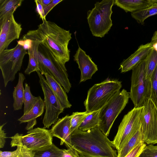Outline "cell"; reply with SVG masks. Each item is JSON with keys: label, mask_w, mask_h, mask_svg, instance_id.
<instances>
[{"label": "cell", "mask_w": 157, "mask_h": 157, "mask_svg": "<svg viewBox=\"0 0 157 157\" xmlns=\"http://www.w3.org/2000/svg\"><path fill=\"white\" fill-rule=\"evenodd\" d=\"M141 143H144V141L141 131L140 124V125L134 134L127 141L121 149L117 151V157H124Z\"/></svg>", "instance_id": "7402d4cb"}, {"label": "cell", "mask_w": 157, "mask_h": 157, "mask_svg": "<svg viewBox=\"0 0 157 157\" xmlns=\"http://www.w3.org/2000/svg\"><path fill=\"white\" fill-rule=\"evenodd\" d=\"M36 29L42 40L60 62L65 64L70 58L68 45L71 39V33L59 26L55 23L43 20Z\"/></svg>", "instance_id": "7a4b0ae2"}, {"label": "cell", "mask_w": 157, "mask_h": 157, "mask_svg": "<svg viewBox=\"0 0 157 157\" xmlns=\"http://www.w3.org/2000/svg\"><path fill=\"white\" fill-rule=\"evenodd\" d=\"M138 157H157V145H146Z\"/></svg>", "instance_id": "1f68e13d"}, {"label": "cell", "mask_w": 157, "mask_h": 157, "mask_svg": "<svg viewBox=\"0 0 157 157\" xmlns=\"http://www.w3.org/2000/svg\"><path fill=\"white\" fill-rule=\"evenodd\" d=\"M153 47L154 45L151 42L140 45L133 54L121 63L119 69H121V72L124 73L132 70L145 60Z\"/></svg>", "instance_id": "2e32d148"}, {"label": "cell", "mask_w": 157, "mask_h": 157, "mask_svg": "<svg viewBox=\"0 0 157 157\" xmlns=\"http://www.w3.org/2000/svg\"><path fill=\"white\" fill-rule=\"evenodd\" d=\"M44 75L62 106L64 109L70 108L72 105L68 99L66 91L63 89L61 85L54 78L48 74L46 73Z\"/></svg>", "instance_id": "ffe728a7"}, {"label": "cell", "mask_w": 157, "mask_h": 157, "mask_svg": "<svg viewBox=\"0 0 157 157\" xmlns=\"http://www.w3.org/2000/svg\"><path fill=\"white\" fill-rule=\"evenodd\" d=\"M130 94V92L123 89L115 94L100 109L98 126L107 136L115 119L128 103Z\"/></svg>", "instance_id": "8992f818"}, {"label": "cell", "mask_w": 157, "mask_h": 157, "mask_svg": "<svg viewBox=\"0 0 157 157\" xmlns=\"http://www.w3.org/2000/svg\"><path fill=\"white\" fill-rule=\"evenodd\" d=\"M63 151L52 144L50 147L34 152L33 157H60Z\"/></svg>", "instance_id": "f546056e"}, {"label": "cell", "mask_w": 157, "mask_h": 157, "mask_svg": "<svg viewBox=\"0 0 157 157\" xmlns=\"http://www.w3.org/2000/svg\"><path fill=\"white\" fill-rule=\"evenodd\" d=\"M34 152L25 146L18 145L13 151H0V157H33Z\"/></svg>", "instance_id": "4316f807"}, {"label": "cell", "mask_w": 157, "mask_h": 157, "mask_svg": "<svg viewBox=\"0 0 157 157\" xmlns=\"http://www.w3.org/2000/svg\"><path fill=\"white\" fill-rule=\"evenodd\" d=\"M115 5L131 13L147 8L157 4V0H115Z\"/></svg>", "instance_id": "d6986e66"}, {"label": "cell", "mask_w": 157, "mask_h": 157, "mask_svg": "<svg viewBox=\"0 0 157 157\" xmlns=\"http://www.w3.org/2000/svg\"><path fill=\"white\" fill-rule=\"evenodd\" d=\"M71 116L67 115L58 119L50 130L52 137L60 139V145L64 144L67 148L71 147Z\"/></svg>", "instance_id": "e0dca14e"}, {"label": "cell", "mask_w": 157, "mask_h": 157, "mask_svg": "<svg viewBox=\"0 0 157 157\" xmlns=\"http://www.w3.org/2000/svg\"><path fill=\"white\" fill-rule=\"evenodd\" d=\"M146 145L144 143L139 144L124 157H138Z\"/></svg>", "instance_id": "d6a6232c"}, {"label": "cell", "mask_w": 157, "mask_h": 157, "mask_svg": "<svg viewBox=\"0 0 157 157\" xmlns=\"http://www.w3.org/2000/svg\"><path fill=\"white\" fill-rule=\"evenodd\" d=\"M18 80L17 84L14 88L13 94L14 102L13 107L14 110L22 109L23 104L24 89L23 83L25 78L22 73H19Z\"/></svg>", "instance_id": "44dd1931"}, {"label": "cell", "mask_w": 157, "mask_h": 157, "mask_svg": "<svg viewBox=\"0 0 157 157\" xmlns=\"http://www.w3.org/2000/svg\"><path fill=\"white\" fill-rule=\"evenodd\" d=\"M23 0H0V19L11 13H13L21 6Z\"/></svg>", "instance_id": "603a6c76"}, {"label": "cell", "mask_w": 157, "mask_h": 157, "mask_svg": "<svg viewBox=\"0 0 157 157\" xmlns=\"http://www.w3.org/2000/svg\"><path fill=\"white\" fill-rule=\"evenodd\" d=\"M74 60L76 62L81 71L80 82L91 78L98 70L97 65L90 56L79 47L74 56Z\"/></svg>", "instance_id": "9a60e30c"}, {"label": "cell", "mask_w": 157, "mask_h": 157, "mask_svg": "<svg viewBox=\"0 0 157 157\" xmlns=\"http://www.w3.org/2000/svg\"><path fill=\"white\" fill-rule=\"evenodd\" d=\"M157 14V4L146 9L131 13V15L139 24L143 25L148 17Z\"/></svg>", "instance_id": "cb8c5ba5"}, {"label": "cell", "mask_w": 157, "mask_h": 157, "mask_svg": "<svg viewBox=\"0 0 157 157\" xmlns=\"http://www.w3.org/2000/svg\"><path fill=\"white\" fill-rule=\"evenodd\" d=\"M143 107L140 120L144 143L157 144V106L150 98L145 101Z\"/></svg>", "instance_id": "7c38bea8"}, {"label": "cell", "mask_w": 157, "mask_h": 157, "mask_svg": "<svg viewBox=\"0 0 157 157\" xmlns=\"http://www.w3.org/2000/svg\"><path fill=\"white\" fill-rule=\"evenodd\" d=\"M52 136L50 130L38 127L28 131L27 134L17 133L10 138L11 147L22 145L33 151L47 149L52 145Z\"/></svg>", "instance_id": "9c48e42d"}, {"label": "cell", "mask_w": 157, "mask_h": 157, "mask_svg": "<svg viewBox=\"0 0 157 157\" xmlns=\"http://www.w3.org/2000/svg\"><path fill=\"white\" fill-rule=\"evenodd\" d=\"M6 123H4L0 126V147H4L6 143V133L3 129V126Z\"/></svg>", "instance_id": "8d00e7d4"}, {"label": "cell", "mask_w": 157, "mask_h": 157, "mask_svg": "<svg viewBox=\"0 0 157 157\" xmlns=\"http://www.w3.org/2000/svg\"><path fill=\"white\" fill-rule=\"evenodd\" d=\"M122 86L121 81L109 78L95 84L88 90L84 101L86 111L90 113L100 110Z\"/></svg>", "instance_id": "277c9868"}, {"label": "cell", "mask_w": 157, "mask_h": 157, "mask_svg": "<svg viewBox=\"0 0 157 157\" xmlns=\"http://www.w3.org/2000/svg\"><path fill=\"white\" fill-rule=\"evenodd\" d=\"M17 43L14 48L0 53V68L5 87L9 82L14 79L16 74L21 70L25 56L28 54L23 45Z\"/></svg>", "instance_id": "52a82bcc"}, {"label": "cell", "mask_w": 157, "mask_h": 157, "mask_svg": "<svg viewBox=\"0 0 157 157\" xmlns=\"http://www.w3.org/2000/svg\"><path fill=\"white\" fill-rule=\"evenodd\" d=\"M0 53L7 49L13 40L19 38L22 30L21 25L15 21L13 13L0 19Z\"/></svg>", "instance_id": "4fadbf2b"}, {"label": "cell", "mask_w": 157, "mask_h": 157, "mask_svg": "<svg viewBox=\"0 0 157 157\" xmlns=\"http://www.w3.org/2000/svg\"><path fill=\"white\" fill-rule=\"evenodd\" d=\"M60 157H80L77 152L71 147L67 149H63L62 152Z\"/></svg>", "instance_id": "836d02e7"}, {"label": "cell", "mask_w": 157, "mask_h": 157, "mask_svg": "<svg viewBox=\"0 0 157 157\" xmlns=\"http://www.w3.org/2000/svg\"><path fill=\"white\" fill-rule=\"evenodd\" d=\"M114 0H103L97 2L94 7L87 13V20L93 36L102 37L113 25L111 16Z\"/></svg>", "instance_id": "5b68a950"}, {"label": "cell", "mask_w": 157, "mask_h": 157, "mask_svg": "<svg viewBox=\"0 0 157 157\" xmlns=\"http://www.w3.org/2000/svg\"><path fill=\"white\" fill-rule=\"evenodd\" d=\"M63 1V0H52L51 2L44 9L45 16L46 17L54 7Z\"/></svg>", "instance_id": "d590c367"}, {"label": "cell", "mask_w": 157, "mask_h": 157, "mask_svg": "<svg viewBox=\"0 0 157 157\" xmlns=\"http://www.w3.org/2000/svg\"><path fill=\"white\" fill-rule=\"evenodd\" d=\"M86 111L73 112L71 116L70 133L71 135L79 129L85 118L90 113Z\"/></svg>", "instance_id": "f1b7e54d"}, {"label": "cell", "mask_w": 157, "mask_h": 157, "mask_svg": "<svg viewBox=\"0 0 157 157\" xmlns=\"http://www.w3.org/2000/svg\"><path fill=\"white\" fill-rule=\"evenodd\" d=\"M98 126L86 131L78 129L71 136V147L80 157H117V150Z\"/></svg>", "instance_id": "6da1fadb"}, {"label": "cell", "mask_w": 157, "mask_h": 157, "mask_svg": "<svg viewBox=\"0 0 157 157\" xmlns=\"http://www.w3.org/2000/svg\"><path fill=\"white\" fill-rule=\"evenodd\" d=\"M38 99V97H36L33 95L30 91V86L25 83L23 98L24 114L27 113L32 109Z\"/></svg>", "instance_id": "83f0119b"}, {"label": "cell", "mask_w": 157, "mask_h": 157, "mask_svg": "<svg viewBox=\"0 0 157 157\" xmlns=\"http://www.w3.org/2000/svg\"><path fill=\"white\" fill-rule=\"evenodd\" d=\"M151 42L153 44L154 47L157 46V30L154 32Z\"/></svg>", "instance_id": "74e56055"}, {"label": "cell", "mask_w": 157, "mask_h": 157, "mask_svg": "<svg viewBox=\"0 0 157 157\" xmlns=\"http://www.w3.org/2000/svg\"><path fill=\"white\" fill-rule=\"evenodd\" d=\"M151 94L150 98L157 106V65L151 78Z\"/></svg>", "instance_id": "4dcf8cb0"}, {"label": "cell", "mask_w": 157, "mask_h": 157, "mask_svg": "<svg viewBox=\"0 0 157 157\" xmlns=\"http://www.w3.org/2000/svg\"><path fill=\"white\" fill-rule=\"evenodd\" d=\"M145 74L146 78L150 79L157 65V49L154 46L145 59Z\"/></svg>", "instance_id": "484cf974"}, {"label": "cell", "mask_w": 157, "mask_h": 157, "mask_svg": "<svg viewBox=\"0 0 157 157\" xmlns=\"http://www.w3.org/2000/svg\"><path fill=\"white\" fill-rule=\"evenodd\" d=\"M38 62L40 71L42 75L47 73L54 78L68 93L71 84L65 64L59 62L50 50L42 43L38 46Z\"/></svg>", "instance_id": "3957f363"}, {"label": "cell", "mask_w": 157, "mask_h": 157, "mask_svg": "<svg viewBox=\"0 0 157 157\" xmlns=\"http://www.w3.org/2000/svg\"><path fill=\"white\" fill-rule=\"evenodd\" d=\"M100 109L94 111L85 118L79 128L82 131H86L98 126Z\"/></svg>", "instance_id": "d4e9b609"}, {"label": "cell", "mask_w": 157, "mask_h": 157, "mask_svg": "<svg viewBox=\"0 0 157 157\" xmlns=\"http://www.w3.org/2000/svg\"><path fill=\"white\" fill-rule=\"evenodd\" d=\"M22 39L25 40L28 44V54L29 56L28 64L24 71L25 73L29 75L34 71H40L38 50L39 45L42 40L37 30L28 31L23 35Z\"/></svg>", "instance_id": "5bb4252c"}, {"label": "cell", "mask_w": 157, "mask_h": 157, "mask_svg": "<svg viewBox=\"0 0 157 157\" xmlns=\"http://www.w3.org/2000/svg\"><path fill=\"white\" fill-rule=\"evenodd\" d=\"M45 107L44 101L40 96L32 109L26 113L22 116L18 121L20 123H27L25 129L29 131L33 129L37 123L36 118L43 114Z\"/></svg>", "instance_id": "ac0fdd59"}, {"label": "cell", "mask_w": 157, "mask_h": 157, "mask_svg": "<svg viewBox=\"0 0 157 157\" xmlns=\"http://www.w3.org/2000/svg\"><path fill=\"white\" fill-rule=\"evenodd\" d=\"M132 70L130 98L135 107H141L150 98L151 94V79L146 77L145 60Z\"/></svg>", "instance_id": "ba28073f"}, {"label": "cell", "mask_w": 157, "mask_h": 157, "mask_svg": "<svg viewBox=\"0 0 157 157\" xmlns=\"http://www.w3.org/2000/svg\"><path fill=\"white\" fill-rule=\"evenodd\" d=\"M44 96L45 113L43 120L44 128H49L58 120L59 114L64 109L52 89L39 71H36Z\"/></svg>", "instance_id": "8fae6325"}, {"label": "cell", "mask_w": 157, "mask_h": 157, "mask_svg": "<svg viewBox=\"0 0 157 157\" xmlns=\"http://www.w3.org/2000/svg\"><path fill=\"white\" fill-rule=\"evenodd\" d=\"M143 107H134L124 116L112 141L117 151L121 149L140 125V119Z\"/></svg>", "instance_id": "30bf717a"}, {"label": "cell", "mask_w": 157, "mask_h": 157, "mask_svg": "<svg viewBox=\"0 0 157 157\" xmlns=\"http://www.w3.org/2000/svg\"><path fill=\"white\" fill-rule=\"evenodd\" d=\"M36 5V10L42 20H46L44 12V8L39 0L34 1Z\"/></svg>", "instance_id": "e575fe53"}, {"label": "cell", "mask_w": 157, "mask_h": 157, "mask_svg": "<svg viewBox=\"0 0 157 157\" xmlns=\"http://www.w3.org/2000/svg\"><path fill=\"white\" fill-rule=\"evenodd\" d=\"M42 5L44 9L49 5L52 0H39Z\"/></svg>", "instance_id": "f35d334b"}]
</instances>
